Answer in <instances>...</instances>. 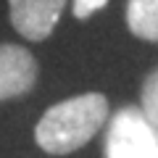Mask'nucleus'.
I'll list each match as a JSON object with an SVG mask.
<instances>
[{"instance_id": "f257e3e1", "label": "nucleus", "mask_w": 158, "mask_h": 158, "mask_svg": "<svg viewBox=\"0 0 158 158\" xmlns=\"http://www.w3.org/2000/svg\"><path fill=\"white\" fill-rule=\"evenodd\" d=\"M108 121V100L100 92H82L50 106L34 127V142L50 156H69L92 140Z\"/></svg>"}, {"instance_id": "f03ea898", "label": "nucleus", "mask_w": 158, "mask_h": 158, "mask_svg": "<svg viewBox=\"0 0 158 158\" xmlns=\"http://www.w3.org/2000/svg\"><path fill=\"white\" fill-rule=\"evenodd\" d=\"M106 158H158V127L140 106H124L111 116Z\"/></svg>"}, {"instance_id": "7ed1b4c3", "label": "nucleus", "mask_w": 158, "mask_h": 158, "mask_svg": "<svg viewBox=\"0 0 158 158\" xmlns=\"http://www.w3.org/2000/svg\"><path fill=\"white\" fill-rule=\"evenodd\" d=\"M69 0H8V19L29 42H42L53 34Z\"/></svg>"}, {"instance_id": "20e7f679", "label": "nucleus", "mask_w": 158, "mask_h": 158, "mask_svg": "<svg viewBox=\"0 0 158 158\" xmlns=\"http://www.w3.org/2000/svg\"><path fill=\"white\" fill-rule=\"evenodd\" d=\"M40 66L32 50L13 42H0V103L21 98L37 85Z\"/></svg>"}, {"instance_id": "39448f33", "label": "nucleus", "mask_w": 158, "mask_h": 158, "mask_svg": "<svg viewBox=\"0 0 158 158\" xmlns=\"http://www.w3.org/2000/svg\"><path fill=\"white\" fill-rule=\"evenodd\" d=\"M127 27L145 42H158V0H127Z\"/></svg>"}, {"instance_id": "423d86ee", "label": "nucleus", "mask_w": 158, "mask_h": 158, "mask_svg": "<svg viewBox=\"0 0 158 158\" xmlns=\"http://www.w3.org/2000/svg\"><path fill=\"white\" fill-rule=\"evenodd\" d=\"M140 108L153 124L158 127V69H153L142 82L140 90Z\"/></svg>"}, {"instance_id": "0eeeda50", "label": "nucleus", "mask_w": 158, "mask_h": 158, "mask_svg": "<svg viewBox=\"0 0 158 158\" xmlns=\"http://www.w3.org/2000/svg\"><path fill=\"white\" fill-rule=\"evenodd\" d=\"M106 6H108V0H74L71 13H74V19H90L92 13L103 11Z\"/></svg>"}]
</instances>
